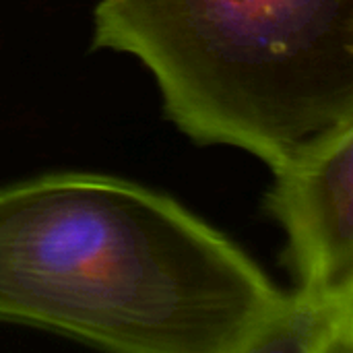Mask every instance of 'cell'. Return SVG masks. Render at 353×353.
<instances>
[{
  "label": "cell",
  "mask_w": 353,
  "mask_h": 353,
  "mask_svg": "<svg viewBox=\"0 0 353 353\" xmlns=\"http://www.w3.org/2000/svg\"><path fill=\"white\" fill-rule=\"evenodd\" d=\"M352 353L353 298H321L290 292L252 353Z\"/></svg>",
  "instance_id": "277c9868"
},
{
  "label": "cell",
  "mask_w": 353,
  "mask_h": 353,
  "mask_svg": "<svg viewBox=\"0 0 353 353\" xmlns=\"http://www.w3.org/2000/svg\"><path fill=\"white\" fill-rule=\"evenodd\" d=\"M283 292L170 194L64 172L0 186V323L128 353H252Z\"/></svg>",
  "instance_id": "6da1fadb"
},
{
  "label": "cell",
  "mask_w": 353,
  "mask_h": 353,
  "mask_svg": "<svg viewBox=\"0 0 353 353\" xmlns=\"http://www.w3.org/2000/svg\"><path fill=\"white\" fill-rule=\"evenodd\" d=\"M93 50L139 58L199 145L271 170L353 118V0H99Z\"/></svg>",
  "instance_id": "7a4b0ae2"
},
{
  "label": "cell",
  "mask_w": 353,
  "mask_h": 353,
  "mask_svg": "<svg viewBox=\"0 0 353 353\" xmlns=\"http://www.w3.org/2000/svg\"><path fill=\"white\" fill-rule=\"evenodd\" d=\"M265 209L288 236L296 292L353 298V118L300 145L273 170Z\"/></svg>",
  "instance_id": "3957f363"
}]
</instances>
